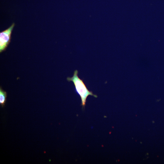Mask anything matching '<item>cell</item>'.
<instances>
[{"instance_id": "obj_1", "label": "cell", "mask_w": 164, "mask_h": 164, "mask_svg": "<svg viewBox=\"0 0 164 164\" xmlns=\"http://www.w3.org/2000/svg\"><path fill=\"white\" fill-rule=\"evenodd\" d=\"M78 70H75L73 77H67V80L69 82L72 81L73 83L76 91L81 98V105L83 108H84L86 99L88 96H92L95 97H97V96L94 94L92 91L88 90L83 80L78 77Z\"/></svg>"}, {"instance_id": "obj_2", "label": "cell", "mask_w": 164, "mask_h": 164, "mask_svg": "<svg viewBox=\"0 0 164 164\" xmlns=\"http://www.w3.org/2000/svg\"><path fill=\"white\" fill-rule=\"evenodd\" d=\"M15 26L13 23L11 26L5 30L0 32V52L5 50L10 42L12 30Z\"/></svg>"}, {"instance_id": "obj_3", "label": "cell", "mask_w": 164, "mask_h": 164, "mask_svg": "<svg viewBox=\"0 0 164 164\" xmlns=\"http://www.w3.org/2000/svg\"><path fill=\"white\" fill-rule=\"evenodd\" d=\"M7 93L3 91L1 87L0 88V104L1 106L3 107L6 101Z\"/></svg>"}]
</instances>
